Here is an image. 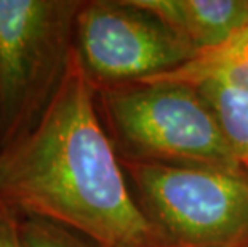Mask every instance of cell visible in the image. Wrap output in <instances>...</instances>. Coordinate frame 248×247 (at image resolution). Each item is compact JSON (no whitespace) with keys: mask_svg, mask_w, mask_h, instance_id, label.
<instances>
[{"mask_svg":"<svg viewBox=\"0 0 248 247\" xmlns=\"http://www.w3.org/2000/svg\"><path fill=\"white\" fill-rule=\"evenodd\" d=\"M82 2L0 0V149L28 135L60 92Z\"/></svg>","mask_w":248,"mask_h":247,"instance_id":"obj_3","label":"cell"},{"mask_svg":"<svg viewBox=\"0 0 248 247\" xmlns=\"http://www.w3.org/2000/svg\"><path fill=\"white\" fill-rule=\"evenodd\" d=\"M0 247H21L18 214L0 204Z\"/></svg>","mask_w":248,"mask_h":247,"instance_id":"obj_10","label":"cell"},{"mask_svg":"<svg viewBox=\"0 0 248 247\" xmlns=\"http://www.w3.org/2000/svg\"><path fill=\"white\" fill-rule=\"evenodd\" d=\"M142 82H178L194 87L221 82L248 90V23L216 49L202 51L186 65Z\"/></svg>","mask_w":248,"mask_h":247,"instance_id":"obj_7","label":"cell"},{"mask_svg":"<svg viewBox=\"0 0 248 247\" xmlns=\"http://www.w3.org/2000/svg\"><path fill=\"white\" fill-rule=\"evenodd\" d=\"M197 55L133 0H83L77 13L74 56L94 92L160 76Z\"/></svg>","mask_w":248,"mask_h":247,"instance_id":"obj_5","label":"cell"},{"mask_svg":"<svg viewBox=\"0 0 248 247\" xmlns=\"http://www.w3.org/2000/svg\"><path fill=\"white\" fill-rule=\"evenodd\" d=\"M245 247H248V244H247V246H245Z\"/></svg>","mask_w":248,"mask_h":247,"instance_id":"obj_11","label":"cell"},{"mask_svg":"<svg viewBox=\"0 0 248 247\" xmlns=\"http://www.w3.org/2000/svg\"><path fill=\"white\" fill-rule=\"evenodd\" d=\"M18 233L21 247H98L77 231L34 215H18Z\"/></svg>","mask_w":248,"mask_h":247,"instance_id":"obj_9","label":"cell"},{"mask_svg":"<svg viewBox=\"0 0 248 247\" xmlns=\"http://www.w3.org/2000/svg\"><path fill=\"white\" fill-rule=\"evenodd\" d=\"M197 53L229 40L248 23V0H133Z\"/></svg>","mask_w":248,"mask_h":247,"instance_id":"obj_6","label":"cell"},{"mask_svg":"<svg viewBox=\"0 0 248 247\" xmlns=\"http://www.w3.org/2000/svg\"><path fill=\"white\" fill-rule=\"evenodd\" d=\"M0 204L71 228L98 247H168L126 181L76 56L40 122L0 149Z\"/></svg>","mask_w":248,"mask_h":247,"instance_id":"obj_1","label":"cell"},{"mask_svg":"<svg viewBox=\"0 0 248 247\" xmlns=\"http://www.w3.org/2000/svg\"><path fill=\"white\" fill-rule=\"evenodd\" d=\"M199 92L212 108L242 173L248 178V90L203 82Z\"/></svg>","mask_w":248,"mask_h":247,"instance_id":"obj_8","label":"cell"},{"mask_svg":"<svg viewBox=\"0 0 248 247\" xmlns=\"http://www.w3.org/2000/svg\"><path fill=\"white\" fill-rule=\"evenodd\" d=\"M96 109L120 161L207 167L244 175L197 87L138 82L104 88L96 90Z\"/></svg>","mask_w":248,"mask_h":247,"instance_id":"obj_2","label":"cell"},{"mask_svg":"<svg viewBox=\"0 0 248 247\" xmlns=\"http://www.w3.org/2000/svg\"><path fill=\"white\" fill-rule=\"evenodd\" d=\"M168 247H245L248 178L207 167L120 161Z\"/></svg>","mask_w":248,"mask_h":247,"instance_id":"obj_4","label":"cell"}]
</instances>
